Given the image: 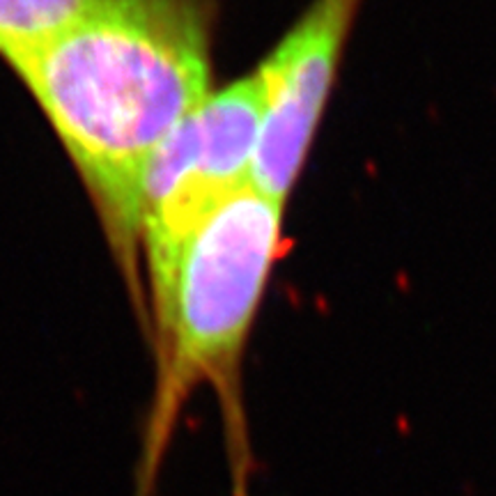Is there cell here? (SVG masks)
Returning <instances> with one entry per match:
<instances>
[{"label":"cell","instance_id":"6da1fadb","mask_svg":"<svg viewBox=\"0 0 496 496\" xmlns=\"http://www.w3.org/2000/svg\"><path fill=\"white\" fill-rule=\"evenodd\" d=\"M216 0H94L14 67L86 184L129 280L152 157L211 90Z\"/></svg>","mask_w":496,"mask_h":496},{"label":"cell","instance_id":"7a4b0ae2","mask_svg":"<svg viewBox=\"0 0 496 496\" xmlns=\"http://www.w3.org/2000/svg\"><path fill=\"white\" fill-rule=\"evenodd\" d=\"M283 207L253 184L228 198L186 244L157 328L161 400L211 382L239 414V368L278 260Z\"/></svg>","mask_w":496,"mask_h":496},{"label":"cell","instance_id":"3957f363","mask_svg":"<svg viewBox=\"0 0 496 496\" xmlns=\"http://www.w3.org/2000/svg\"><path fill=\"white\" fill-rule=\"evenodd\" d=\"M264 86L253 74L211 92L161 143L140 186L138 244L145 255L154 333L168 311L186 244L198 228L253 184Z\"/></svg>","mask_w":496,"mask_h":496},{"label":"cell","instance_id":"277c9868","mask_svg":"<svg viewBox=\"0 0 496 496\" xmlns=\"http://www.w3.org/2000/svg\"><path fill=\"white\" fill-rule=\"evenodd\" d=\"M361 0H311L257 67L264 115L253 186L285 205L326 111Z\"/></svg>","mask_w":496,"mask_h":496},{"label":"cell","instance_id":"5b68a950","mask_svg":"<svg viewBox=\"0 0 496 496\" xmlns=\"http://www.w3.org/2000/svg\"><path fill=\"white\" fill-rule=\"evenodd\" d=\"M94 0H0V57L12 69L74 23Z\"/></svg>","mask_w":496,"mask_h":496}]
</instances>
